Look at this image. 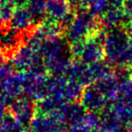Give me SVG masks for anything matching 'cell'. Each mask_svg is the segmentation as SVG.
<instances>
[{
    "mask_svg": "<svg viewBox=\"0 0 132 132\" xmlns=\"http://www.w3.org/2000/svg\"><path fill=\"white\" fill-rule=\"evenodd\" d=\"M36 3H37V0H36ZM38 7H40L41 9L44 8V4H38ZM34 13H38V10H37V4L35 5V10H34Z\"/></svg>",
    "mask_w": 132,
    "mask_h": 132,
    "instance_id": "3957f363",
    "label": "cell"
},
{
    "mask_svg": "<svg viewBox=\"0 0 132 132\" xmlns=\"http://www.w3.org/2000/svg\"><path fill=\"white\" fill-rule=\"evenodd\" d=\"M14 23H15V26L18 28H22L24 26H28V23H29L28 13L26 11L16 12L15 17H14Z\"/></svg>",
    "mask_w": 132,
    "mask_h": 132,
    "instance_id": "6da1fadb",
    "label": "cell"
},
{
    "mask_svg": "<svg viewBox=\"0 0 132 132\" xmlns=\"http://www.w3.org/2000/svg\"><path fill=\"white\" fill-rule=\"evenodd\" d=\"M111 44H113L114 46H117V41H116V40H115V41H113V42H112ZM122 44H122V42H121V41L119 39V42H118V46H122ZM115 50H116V48L112 47V48H110V52H114ZM118 50H119V51H120V48L118 47Z\"/></svg>",
    "mask_w": 132,
    "mask_h": 132,
    "instance_id": "7a4b0ae2",
    "label": "cell"
}]
</instances>
